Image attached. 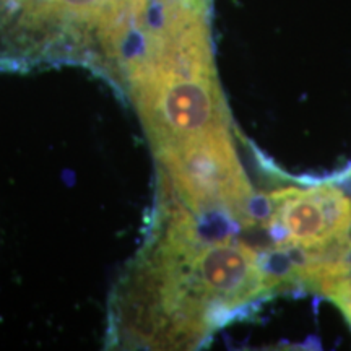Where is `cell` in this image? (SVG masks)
Masks as SVG:
<instances>
[{"label": "cell", "mask_w": 351, "mask_h": 351, "mask_svg": "<svg viewBox=\"0 0 351 351\" xmlns=\"http://www.w3.org/2000/svg\"><path fill=\"white\" fill-rule=\"evenodd\" d=\"M143 0H0V70L80 65L109 80Z\"/></svg>", "instance_id": "cell-1"}, {"label": "cell", "mask_w": 351, "mask_h": 351, "mask_svg": "<svg viewBox=\"0 0 351 351\" xmlns=\"http://www.w3.org/2000/svg\"><path fill=\"white\" fill-rule=\"evenodd\" d=\"M121 93L137 109L155 156L230 132L217 70L142 73Z\"/></svg>", "instance_id": "cell-2"}, {"label": "cell", "mask_w": 351, "mask_h": 351, "mask_svg": "<svg viewBox=\"0 0 351 351\" xmlns=\"http://www.w3.org/2000/svg\"><path fill=\"white\" fill-rule=\"evenodd\" d=\"M263 228L276 244L324 249L346 243L351 231V200L335 186L282 189L267 195Z\"/></svg>", "instance_id": "cell-3"}]
</instances>
